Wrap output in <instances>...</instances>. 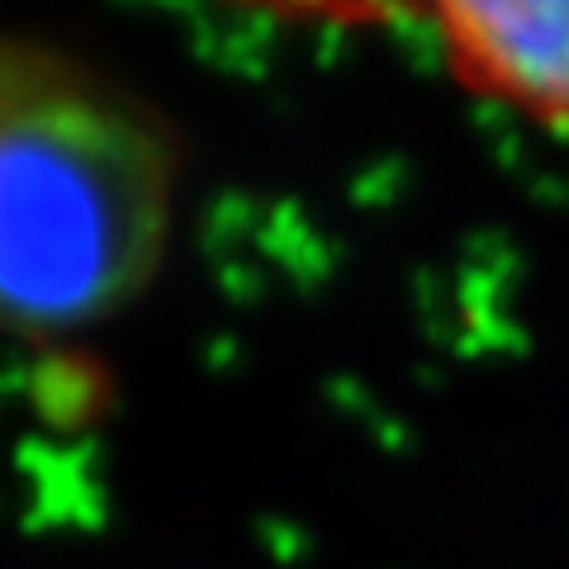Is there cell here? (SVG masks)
I'll list each match as a JSON object with an SVG mask.
<instances>
[{"instance_id": "1", "label": "cell", "mask_w": 569, "mask_h": 569, "mask_svg": "<svg viewBox=\"0 0 569 569\" xmlns=\"http://www.w3.org/2000/svg\"><path fill=\"white\" fill-rule=\"evenodd\" d=\"M186 167L138 86L0 29V332L43 342L129 313L171 261Z\"/></svg>"}, {"instance_id": "2", "label": "cell", "mask_w": 569, "mask_h": 569, "mask_svg": "<svg viewBox=\"0 0 569 569\" xmlns=\"http://www.w3.org/2000/svg\"><path fill=\"white\" fill-rule=\"evenodd\" d=\"M413 20L470 100L569 138V0H447Z\"/></svg>"}]
</instances>
